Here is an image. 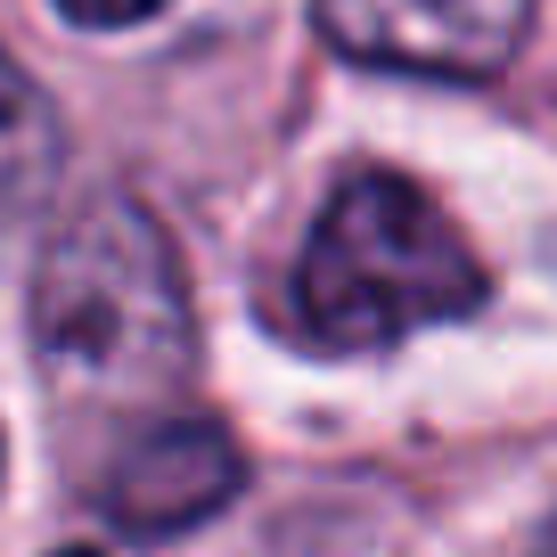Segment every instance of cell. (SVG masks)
<instances>
[{
  "label": "cell",
  "instance_id": "1",
  "mask_svg": "<svg viewBox=\"0 0 557 557\" xmlns=\"http://www.w3.org/2000/svg\"><path fill=\"white\" fill-rule=\"evenodd\" d=\"M189 287L173 238L132 197H90L58 222L34 271V361L66 410L139 418L189 377Z\"/></svg>",
  "mask_w": 557,
  "mask_h": 557
},
{
  "label": "cell",
  "instance_id": "2",
  "mask_svg": "<svg viewBox=\"0 0 557 557\" xmlns=\"http://www.w3.org/2000/svg\"><path fill=\"white\" fill-rule=\"evenodd\" d=\"M475 304L484 262L401 173H352L296 255V329L320 352H385L418 329L468 320Z\"/></svg>",
  "mask_w": 557,
  "mask_h": 557
},
{
  "label": "cell",
  "instance_id": "3",
  "mask_svg": "<svg viewBox=\"0 0 557 557\" xmlns=\"http://www.w3.org/2000/svg\"><path fill=\"white\" fill-rule=\"evenodd\" d=\"M533 9L541 0H312V25L352 66L484 83L524 50Z\"/></svg>",
  "mask_w": 557,
  "mask_h": 557
},
{
  "label": "cell",
  "instance_id": "4",
  "mask_svg": "<svg viewBox=\"0 0 557 557\" xmlns=\"http://www.w3.org/2000/svg\"><path fill=\"white\" fill-rule=\"evenodd\" d=\"M246 484V451L222 435V418H197V410H157L123 426L115 459L99 475V508L115 533L132 541H173L189 524L222 517Z\"/></svg>",
  "mask_w": 557,
  "mask_h": 557
},
{
  "label": "cell",
  "instance_id": "5",
  "mask_svg": "<svg viewBox=\"0 0 557 557\" xmlns=\"http://www.w3.org/2000/svg\"><path fill=\"white\" fill-rule=\"evenodd\" d=\"M58 164H66V132H58L50 99L34 90V74L0 50V230L50 197Z\"/></svg>",
  "mask_w": 557,
  "mask_h": 557
},
{
  "label": "cell",
  "instance_id": "6",
  "mask_svg": "<svg viewBox=\"0 0 557 557\" xmlns=\"http://www.w3.org/2000/svg\"><path fill=\"white\" fill-rule=\"evenodd\" d=\"M255 557H418L410 524L377 500H304L262 533Z\"/></svg>",
  "mask_w": 557,
  "mask_h": 557
},
{
  "label": "cell",
  "instance_id": "7",
  "mask_svg": "<svg viewBox=\"0 0 557 557\" xmlns=\"http://www.w3.org/2000/svg\"><path fill=\"white\" fill-rule=\"evenodd\" d=\"M173 0H58V17L83 25V34H123V25H148Z\"/></svg>",
  "mask_w": 557,
  "mask_h": 557
},
{
  "label": "cell",
  "instance_id": "8",
  "mask_svg": "<svg viewBox=\"0 0 557 557\" xmlns=\"http://www.w3.org/2000/svg\"><path fill=\"white\" fill-rule=\"evenodd\" d=\"M541 557H557V524H549V541H541Z\"/></svg>",
  "mask_w": 557,
  "mask_h": 557
},
{
  "label": "cell",
  "instance_id": "9",
  "mask_svg": "<svg viewBox=\"0 0 557 557\" xmlns=\"http://www.w3.org/2000/svg\"><path fill=\"white\" fill-rule=\"evenodd\" d=\"M58 557H99V549H58Z\"/></svg>",
  "mask_w": 557,
  "mask_h": 557
}]
</instances>
